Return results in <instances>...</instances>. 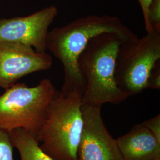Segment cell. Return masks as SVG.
<instances>
[{
  "mask_svg": "<svg viewBox=\"0 0 160 160\" xmlns=\"http://www.w3.org/2000/svg\"><path fill=\"white\" fill-rule=\"evenodd\" d=\"M81 97L77 92H59L36 138L42 142L40 148L55 160H78L84 125Z\"/></svg>",
  "mask_w": 160,
  "mask_h": 160,
  "instance_id": "cell-3",
  "label": "cell"
},
{
  "mask_svg": "<svg viewBox=\"0 0 160 160\" xmlns=\"http://www.w3.org/2000/svg\"><path fill=\"white\" fill-rule=\"evenodd\" d=\"M13 147L9 133L0 129V160H14Z\"/></svg>",
  "mask_w": 160,
  "mask_h": 160,
  "instance_id": "cell-12",
  "label": "cell"
},
{
  "mask_svg": "<svg viewBox=\"0 0 160 160\" xmlns=\"http://www.w3.org/2000/svg\"><path fill=\"white\" fill-rule=\"evenodd\" d=\"M160 61V30H152L141 38L123 40L116 61L115 79L129 97L148 88L150 74Z\"/></svg>",
  "mask_w": 160,
  "mask_h": 160,
  "instance_id": "cell-5",
  "label": "cell"
},
{
  "mask_svg": "<svg viewBox=\"0 0 160 160\" xmlns=\"http://www.w3.org/2000/svg\"><path fill=\"white\" fill-rule=\"evenodd\" d=\"M149 89L160 90V61L155 64L152 69L148 82Z\"/></svg>",
  "mask_w": 160,
  "mask_h": 160,
  "instance_id": "cell-14",
  "label": "cell"
},
{
  "mask_svg": "<svg viewBox=\"0 0 160 160\" xmlns=\"http://www.w3.org/2000/svg\"><path fill=\"white\" fill-rule=\"evenodd\" d=\"M103 33H115L125 40L138 37L121 22L119 18L109 15H90L80 17L60 28L49 31L46 49L58 58L63 66L62 94L77 92L82 96L85 82L80 74L78 59L89 41Z\"/></svg>",
  "mask_w": 160,
  "mask_h": 160,
  "instance_id": "cell-1",
  "label": "cell"
},
{
  "mask_svg": "<svg viewBox=\"0 0 160 160\" xmlns=\"http://www.w3.org/2000/svg\"><path fill=\"white\" fill-rule=\"evenodd\" d=\"M155 138L160 142V115L157 114L154 118L145 120L142 123Z\"/></svg>",
  "mask_w": 160,
  "mask_h": 160,
  "instance_id": "cell-13",
  "label": "cell"
},
{
  "mask_svg": "<svg viewBox=\"0 0 160 160\" xmlns=\"http://www.w3.org/2000/svg\"><path fill=\"white\" fill-rule=\"evenodd\" d=\"M154 160H160V157H159V158H156V159H154Z\"/></svg>",
  "mask_w": 160,
  "mask_h": 160,
  "instance_id": "cell-16",
  "label": "cell"
},
{
  "mask_svg": "<svg viewBox=\"0 0 160 160\" xmlns=\"http://www.w3.org/2000/svg\"><path fill=\"white\" fill-rule=\"evenodd\" d=\"M51 57L31 46L0 42V87L8 89L23 77L51 68Z\"/></svg>",
  "mask_w": 160,
  "mask_h": 160,
  "instance_id": "cell-8",
  "label": "cell"
},
{
  "mask_svg": "<svg viewBox=\"0 0 160 160\" xmlns=\"http://www.w3.org/2000/svg\"><path fill=\"white\" fill-rule=\"evenodd\" d=\"M116 141L123 160H154L160 157V142L142 123Z\"/></svg>",
  "mask_w": 160,
  "mask_h": 160,
  "instance_id": "cell-9",
  "label": "cell"
},
{
  "mask_svg": "<svg viewBox=\"0 0 160 160\" xmlns=\"http://www.w3.org/2000/svg\"><path fill=\"white\" fill-rule=\"evenodd\" d=\"M101 108L82 104L84 125L78 150V160H123L116 139L104 125Z\"/></svg>",
  "mask_w": 160,
  "mask_h": 160,
  "instance_id": "cell-7",
  "label": "cell"
},
{
  "mask_svg": "<svg viewBox=\"0 0 160 160\" xmlns=\"http://www.w3.org/2000/svg\"><path fill=\"white\" fill-rule=\"evenodd\" d=\"M59 92L51 81L30 87L16 83L0 96V129L7 133L21 128L36 139Z\"/></svg>",
  "mask_w": 160,
  "mask_h": 160,
  "instance_id": "cell-4",
  "label": "cell"
},
{
  "mask_svg": "<svg viewBox=\"0 0 160 160\" xmlns=\"http://www.w3.org/2000/svg\"><path fill=\"white\" fill-rule=\"evenodd\" d=\"M148 32L152 30H160V0L151 1L148 10Z\"/></svg>",
  "mask_w": 160,
  "mask_h": 160,
  "instance_id": "cell-11",
  "label": "cell"
},
{
  "mask_svg": "<svg viewBox=\"0 0 160 160\" xmlns=\"http://www.w3.org/2000/svg\"><path fill=\"white\" fill-rule=\"evenodd\" d=\"M125 40L115 33H103L92 38L78 59L80 74L86 84L82 104L102 107L105 103L119 104L129 96L115 79L119 48Z\"/></svg>",
  "mask_w": 160,
  "mask_h": 160,
  "instance_id": "cell-2",
  "label": "cell"
},
{
  "mask_svg": "<svg viewBox=\"0 0 160 160\" xmlns=\"http://www.w3.org/2000/svg\"><path fill=\"white\" fill-rule=\"evenodd\" d=\"M13 147L18 149L21 160H55L40 148L39 142L23 129L9 133Z\"/></svg>",
  "mask_w": 160,
  "mask_h": 160,
  "instance_id": "cell-10",
  "label": "cell"
},
{
  "mask_svg": "<svg viewBox=\"0 0 160 160\" xmlns=\"http://www.w3.org/2000/svg\"><path fill=\"white\" fill-rule=\"evenodd\" d=\"M142 9L143 14V22L147 33L149 32L148 22V7L152 0H138Z\"/></svg>",
  "mask_w": 160,
  "mask_h": 160,
  "instance_id": "cell-15",
  "label": "cell"
},
{
  "mask_svg": "<svg viewBox=\"0 0 160 160\" xmlns=\"http://www.w3.org/2000/svg\"><path fill=\"white\" fill-rule=\"evenodd\" d=\"M56 6H48L24 17L0 20V42L16 43L46 52L49 28L57 16Z\"/></svg>",
  "mask_w": 160,
  "mask_h": 160,
  "instance_id": "cell-6",
  "label": "cell"
}]
</instances>
